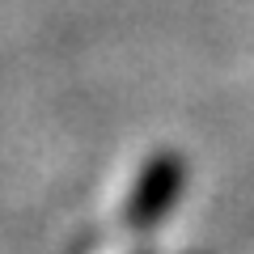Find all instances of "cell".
I'll list each match as a JSON object with an SVG mask.
<instances>
[{"label": "cell", "instance_id": "cell-1", "mask_svg": "<svg viewBox=\"0 0 254 254\" xmlns=\"http://www.w3.org/2000/svg\"><path fill=\"white\" fill-rule=\"evenodd\" d=\"M174 187H178V165H174V161H161V165H157V170L144 178V187L136 190L131 220H136V225H144V220L161 216V208H165V199L174 195Z\"/></svg>", "mask_w": 254, "mask_h": 254}]
</instances>
